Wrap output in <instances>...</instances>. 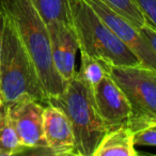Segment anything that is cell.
I'll use <instances>...</instances> for the list:
<instances>
[{
  "label": "cell",
  "mask_w": 156,
  "mask_h": 156,
  "mask_svg": "<svg viewBox=\"0 0 156 156\" xmlns=\"http://www.w3.org/2000/svg\"><path fill=\"white\" fill-rule=\"evenodd\" d=\"M5 104L20 141L26 149L24 154L50 155L44 137L45 106L31 98H23Z\"/></svg>",
  "instance_id": "6"
},
{
  "label": "cell",
  "mask_w": 156,
  "mask_h": 156,
  "mask_svg": "<svg viewBox=\"0 0 156 156\" xmlns=\"http://www.w3.org/2000/svg\"><path fill=\"white\" fill-rule=\"evenodd\" d=\"M93 96L98 115L108 129L129 124L132 107L124 92L110 75L93 87Z\"/></svg>",
  "instance_id": "8"
},
{
  "label": "cell",
  "mask_w": 156,
  "mask_h": 156,
  "mask_svg": "<svg viewBox=\"0 0 156 156\" xmlns=\"http://www.w3.org/2000/svg\"><path fill=\"white\" fill-rule=\"evenodd\" d=\"M80 54L81 65L80 69L77 73L89 86H91L92 88L95 87L105 77L110 75L112 64L107 62L104 59L90 56L85 52H80Z\"/></svg>",
  "instance_id": "13"
},
{
  "label": "cell",
  "mask_w": 156,
  "mask_h": 156,
  "mask_svg": "<svg viewBox=\"0 0 156 156\" xmlns=\"http://www.w3.org/2000/svg\"><path fill=\"white\" fill-rule=\"evenodd\" d=\"M5 15L13 22L37 69L48 98L64 91L67 83L57 72L51 57L47 25L32 0H0Z\"/></svg>",
  "instance_id": "1"
},
{
  "label": "cell",
  "mask_w": 156,
  "mask_h": 156,
  "mask_svg": "<svg viewBox=\"0 0 156 156\" xmlns=\"http://www.w3.org/2000/svg\"><path fill=\"white\" fill-rule=\"evenodd\" d=\"M109 7L111 10L117 12L124 18L129 20L134 26L140 29L145 25V20L142 12L138 8L135 0H100Z\"/></svg>",
  "instance_id": "15"
},
{
  "label": "cell",
  "mask_w": 156,
  "mask_h": 156,
  "mask_svg": "<svg viewBox=\"0 0 156 156\" xmlns=\"http://www.w3.org/2000/svg\"><path fill=\"white\" fill-rule=\"evenodd\" d=\"M5 14L0 5V56H1V48H2V40H3V31L5 26Z\"/></svg>",
  "instance_id": "19"
},
{
  "label": "cell",
  "mask_w": 156,
  "mask_h": 156,
  "mask_svg": "<svg viewBox=\"0 0 156 156\" xmlns=\"http://www.w3.org/2000/svg\"><path fill=\"white\" fill-rule=\"evenodd\" d=\"M3 104V100H2V95H1V90H0V107L2 106Z\"/></svg>",
  "instance_id": "20"
},
{
  "label": "cell",
  "mask_w": 156,
  "mask_h": 156,
  "mask_svg": "<svg viewBox=\"0 0 156 156\" xmlns=\"http://www.w3.org/2000/svg\"><path fill=\"white\" fill-rule=\"evenodd\" d=\"M145 20V25L156 30V0H135Z\"/></svg>",
  "instance_id": "17"
},
{
  "label": "cell",
  "mask_w": 156,
  "mask_h": 156,
  "mask_svg": "<svg viewBox=\"0 0 156 156\" xmlns=\"http://www.w3.org/2000/svg\"><path fill=\"white\" fill-rule=\"evenodd\" d=\"M47 104L60 108L69 119L75 136L76 155L93 156L98 143L108 130L96 109L93 88L76 72L64 91L49 98Z\"/></svg>",
  "instance_id": "2"
},
{
  "label": "cell",
  "mask_w": 156,
  "mask_h": 156,
  "mask_svg": "<svg viewBox=\"0 0 156 156\" xmlns=\"http://www.w3.org/2000/svg\"><path fill=\"white\" fill-rule=\"evenodd\" d=\"M5 17L0 56V90L3 103L31 98L43 105H47L48 96L34 63L23 44L13 22L7 15Z\"/></svg>",
  "instance_id": "3"
},
{
  "label": "cell",
  "mask_w": 156,
  "mask_h": 156,
  "mask_svg": "<svg viewBox=\"0 0 156 156\" xmlns=\"http://www.w3.org/2000/svg\"><path fill=\"white\" fill-rule=\"evenodd\" d=\"M109 155H138L135 149L134 130L128 125H121L107 130L93 153V156Z\"/></svg>",
  "instance_id": "11"
},
{
  "label": "cell",
  "mask_w": 156,
  "mask_h": 156,
  "mask_svg": "<svg viewBox=\"0 0 156 156\" xmlns=\"http://www.w3.org/2000/svg\"><path fill=\"white\" fill-rule=\"evenodd\" d=\"M45 23L52 20H61L71 24L69 0H32Z\"/></svg>",
  "instance_id": "14"
},
{
  "label": "cell",
  "mask_w": 156,
  "mask_h": 156,
  "mask_svg": "<svg viewBox=\"0 0 156 156\" xmlns=\"http://www.w3.org/2000/svg\"><path fill=\"white\" fill-rule=\"evenodd\" d=\"M25 151L3 103L0 107V156L18 155L24 154Z\"/></svg>",
  "instance_id": "12"
},
{
  "label": "cell",
  "mask_w": 156,
  "mask_h": 156,
  "mask_svg": "<svg viewBox=\"0 0 156 156\" xmlns=\"http://www.w3.org/2000/svg\"><path fill=\"white\" fill-rule=\"evenodd\" d=\"M113 33L132 49L142 65L156 72V52L140 32V29L111 10L100 0H86Z\"/></svg>",
  "instance_id": "7"
},
{
  "label": "cell",
  "mask_w": 156,
  "mask_h": 156,
  "mask_svg": "<svg viewBox=\"0 0 156 156\" xmlns=\"http://www.w3.org/2000/svg\"><path fill=\"white\" fill-rule=\"evenodd\" d=\"M44 137L50 155H76L75 136L65 113L51 104L44 107Z\"/></svg>",
  "instance_id": "10"
},
{
  "label": "cell",
  "mask_w": 156,
  "mask_h": 156,
  "mask_svg": "<svg viewBox=\"0 0 156 156\" xmlns=\"http://www.w3.org/2000/svg\"><path fill=\"white\" fill-rule=\"evenodd\" d=\"M69 18L80 52L104 59L115 66L142 65L140 59L103 22L86 0H69Z\"/></svg>",
  "instance_id": "4"
},
{
  "label": "cell",
  "mask_w": 156,
  "mask_h": 156,
  "mask_svg": "<svg viewBox=\"0 0 156 156\" xmlns=\"http://www.w3.org/2000/svg\"><path fill=\"white\" fill-rule=\"evenodd\" d=\"M110 76L132 107L129 126L137 130L156 122V72L144 65L115 66Z\"/></svg>",
  "instance_id": "5"
},
{
  "label": "cell",
  "mask_w": 156,
  "mask_h": 156,
  "mask_svg": "<svg viewBox=\"0 0 156 156\" xmlns=\"http://www.w3.org/2000/svg\"><path fill=\"white\" fill-rule=\"evenodd\" d=\"M140 32H141V34L144 37V39L149 42V44L154 49V51L156 52V30L155 29L147 26V25H144V26L140 28Z\"/></svg>",
  "instance_id": "18"
},
{
  "label": "cell",
  "mask_w": 156,
  "mask_h": 156,
  "mask_svg": "<svg viewBox=\"0 0 156 156\" xmlns=\"http://www.w3.org/2000/svg\"><path fill=\"white\" fill-rule=\"evenodd\" d=\"M134 142L135 145L156 147V122L135 130Z\"/></svg>",
  "instance_id": "16"
},
{
  "label": "cell",
  "mask_w": 156,
  "mask_h": 156,
  "mask_svg": "<svg viewBox=\"0 0 156 156\" xmlns=\"http://www.w3.org/2000/svg\"><path fill=\"white\" fill-rule=\"evenodd\" d=\"M51 47V57L57 72L69 83L74 77L75 60L79 44L71 24L61 20H52L47 24Z\"/></svg>",
  "instance_id": "9"
}]
</instances>
